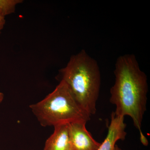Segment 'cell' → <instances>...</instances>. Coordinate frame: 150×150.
<instances>
[{"mask_svg": "<svg viewBox=\"0 0 150 150\" xmlns=\"http://www.w3.org/2000/svg\"><path fill=\"white\" fill-rule=\"evenodd\" d=\"M115 83L110 90V101L115 106V115L129 116L139 132L143 144H148L142 130V121L146 110L147 77L140 69L134 54L119 56L114 71Z\"/></svg>", "mask_w": 150, "mask_h": 150, "instance_id": "cell-1", "label": "cell"}, {"mask_svg": "<svg viewBox=\"0 0 150 150\" xmlns=\"http://www.w3.org/2000/svg\"><path fill=\"white\" fill-rule=\"evenodd\" d=\"M59 73L61 81L64 82L81 107L91 116L94 115L101 83L96 60L83 49L71 56Z\"/></svg>", "mask_w": 150, "mask_h": 150, "instance_id": "cell-2", "label": "cell"}, {"mask_svg": "<svg viewBox=\"0 0 150 150\" xmlns=\"http://www.w3.org/2000/svg\"><path fill=\"white\" fill-rule=\"evenodd\" d=\"M30 108L43 127L87 123L91 116L77 102L63 81L45 98L30 105Z\"/></svg>", "mask_w": 150, "mask_h": 150, "instance_id": "cell-3", "label": "cell"}, {"mask_svg": "<svg viewBox=\"0 0 150 150\" xmlns=\"http://www.w3.org/2000/svg\"><path fill=\"white\" fill-rule=\"evenodd\" d=\"M86 123L77 122L68 124L71 150H97L101 145L87 130Z\"/></svg>", "mask_w": 150, "mask_h": 150, "instance_id": "cell-4", "label": "cell"}, {"mask_svg": "<svg viewBox=\"0 0 150 150\" xmlns=\"http://www.w3.org/2000/svg\"><path fill=\"white\" fill-rule=\"evenodd\" d=\"M126 127L124 117L117 116L112 112L107 136L97 150H115L116 142L126 139Z\"/></svg>", "mask_w": 150, "mask_h": 150, "instance_id": "cell-5", "label": "cell"}, {"mask_svg": "<svg viewBox=\"0 0 150 150\" xmlns=\"http://www.w3.org/2000/svg\"><path fill=\"white\" fill-rule=\"evenodd\" d=\"M53 134L46 140L43 150H71L68 124L54 126Z\"/></svg>", "mask_w": 150, "mask_h": 150, "instance_id": "cell-6", "label": "cell"}, {"mask_svg": "<svg viewBox=\"0 0 150 150\" xmlns=\"http://www.w3.org/2000/svg\"><path fill=\"white\" fill-rule=\"evenodd\" d=\"M22 2L21 0H0V12L5 17L13 13L17 5Z\"/></svg>", "mask_w": 150, "mask_h": 150, "instance_id": "cell-7", "label": "cell"}, {"mask_svg": "<svg viewBox=\"0 0 150 150\" xmlns=\"http://www.w3.org/2000/svg\"><path fill=\"white\" fill-rule=\"evenodd\" d=\"M6 20L5 16H4L0 12V34H1L2 30L3 29Z\"/></svg>", "mask_w": 150, "mask_h": 150, "instance_id": "cell-8", "label": "cell"}, {"mask_svg": "<svg viewBox=\"0 0 150 150\" xmlns=\"http://www.w3.org/2000/svg\"><path fill=\"white\" fill-rule=\"evenodd\" d=\"M4 94L0 92V103H1L4 100Z\"/></svg>", "mask_w": 150, "mask_h": 150, "instance_id": "cell-9", "label": "cell"}, {"mask_svg": "<svg viewBox=\"0 0 150 150\" xmlns=\"http://www.w3.org/2000/svg\"><path fill=\"white\" fill-rule=\"evenodd\" d=\"M115 150H122L121 149H120L119 147L117 146V145H115Z\"/></svg>", "mask_w": 150, "mask_h": 150, "instance_id": "cell-10", "label": "cell"}]
</instances>
